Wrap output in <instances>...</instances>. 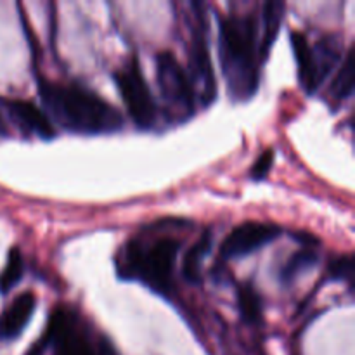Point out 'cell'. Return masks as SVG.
<instances>
[{"instance_id": "1", "label": "cell", "mask_w": 355, "mask_h": 355, "mask_svg": "<svg viewBox=\"0 0 355 355\" xmlns=\"http://www.w3.org/2000/svg\"><path fill=\"white\" fill-rule=\"evenodd\" d=\"M38 94L55 123L73 134L103 135L123 128L120 111L82 83L55 82L40 76Z\"/></svg>"}, {"instance_id": "2", "label": "cell", "mask_w": 355, "mask_h": 355, "mask_svg": "<svg viewBox=\"0 0 355 355\" xmlns=\"http://www.w3.org/2000/svg\"><path fill=\"white\" fill-rule=\"evenodd\" d=\"M218 54L227 92L236 103L250 101L260 85L259 28L253 14L231 12L220 17Z\"/></svg>"}, {"instance_id": "3", "label": "cell", "mask_w": 355, "mask_h": 355, "mask_svg": "<svg viewBox=\"0 0 355 355\" xmlns=\"http://www.w3.org/2000/svg\"><path fill=\"white\" fill-rule=\"evenodd\" d=\"M180 246L182 241L170 234H158L155 238L135 236L121 248L116 262L118 276L121 279L141 281L156 293H170Z\"/></svg>"}, {"instance_id": "4", "label": "cell", "mask_w": 355, "mask_h": 355, "mask_svg": "<svg viewBox=\"0 0 355 355\" xmlns=\"http://www.w3.org/2000/svg\"><path fill=\"white\" fill-rule=\"evenodd\" d=\"M42 340L54 355H118L106 338H94L80 314L69 307L52 311Z\"/></svg>"}, {"instance_id": "5", "label": "cell", "mask_w": 355, "mask_h": 355, "mask_svg": "<svg viewBox=\"0 0 355 355\" xmlns=\"http://www.w3.org/2000/svg\"><path fill=\"white\" fill-rule=\"evenodd\" d=\"M189 78L194 92L203 106H210L217 97V78L214 71V61L208 38V14L205 3H191V28H189Z\"/></svg>"}, {"instance_id": "6", "label": "cell", "mask_w": 355, "mask_h": 355, "mask_svg": "<svg viewBox=\"0 0 355 355\" xmlns=\"http://www.w3.org/2000/svg\"><path fill=\"white\" fill-rule=\"evenodd\" d=\"M156 80L166 116L172 121H186L196 111V92L193 82L173 52L162 51L156 55Z\"/></svg>"}, {"instance_id": "7", "label": "cell", "mask_w": 355, "mask_h": 355, "mask_svg": "<svg viewBox=\"0 0 355 355\" xmlns=\"http://www.w3.org/2000/svg\"><path fill=\"white\" fill-rule=\"evenodd\" d=\"M114 82L120 90L125 107L137 128L149 130L155 127L158 110H156L155 97L142 75L141 64L135 55L128 58L121 64V68L114 71Z\"/></svg>"}, {"instance_id": "8", "label": "cell", "mask_w": 355, "mask_h": 355, "mask_svg": "<svg viewBox=\"0 0 355 355\" xmlns=\"http://www.w3.org/2000/svg\"><path fill=\"white\" fill-rule=\"evenodd\" d=\"M281 234H283V229L276 224L255 220L245 222L232 229L227 238L222 241L220 255L227 260L248 257L269 243L276 241Z\"/></svg>"}, {"instance_id": "9", "label": "cell", "mask_w": 355, "mask_h": 355, "mask_svg": "<svg viewBox=\"0 0 355 355\" xmlns=\"http://www.w3.org/2000/svg\"><path fill=\"white\" fill-rule=\"evenodd\" d=\"M2 104L6 106L10 120L26 134L37 135V137L45 139V141L55 135L54 123L49 118V114L42 111L33 101L19 99V97H6V99H2Z\"/></svg>"}, {"instance_id": "10", "label": "cell", "mask_w": 355, "mask_h": 355, "mask_svg": "<svg viewBox=\"0 0 355 355\" xmlns=\"http://www.w3.org/2000/svg\"><path fill=\"white\" fill-rule=\"evenodd\" d=\"M37 307L33 291L17 295L12 304L0 314V340H14L23 333Z\"/></svg>"}, {"instance_id": "11", "label": "cell", "mask_w": 355, "mask_h": 355, "mask_svg": "<svg viewBox=\"0 0 355 355\" xmlns=\"http://www.w3.org/2000/svg\"><path fill=\"white\" fill-rule=\"evenodd\" d=\"M291 49H293L295 61L298 66V80L307 94L318 92L321 87L318 78V68H315L314 49L309 42L307 35L302 31H291Z\"/></svg>"}, {"instance_id": "12", "label": "cell", "mask_w": 355, "mask_h": 355, "mask_svg": "<svg viewBox=\"0 0 355 355\" xmlns=\"http://www.w3.org/2000/svg\"><path fill=\"white\" fill-rule=\"evenodd\" d=\"M284 6L283 2H267L263 6V12H262V38L259 42V51H260V58L262 61H266L267 55H269L270 47L276 42L277 33L281 30V24H283V17H284Z\"/></svg>"}, {"instance_id": "13", "label": "cell", "mask_w": 355, "mask_h": 355, "mask_svg": "<svg viewBox=\"0 0 355 355\" xmlns=\"http://www.w3.org/2000/svg\"><path fill=\"white\" fill-rule=\"evenodd\" d=\"M314 49V58H315V68H318V78L319 83H324L331 69L335 68L336 62L342 58V40L338 35H326L315 45Z\"/></svg>"}, {"instance_id": "14", "label": "cell", "mask_w": 355, "mask_h": 355, "mask_svg": "<svg viewBox=\"0 0 355 355\" xmlns=\"http://www.w3.org/2000/svg\"><path fill=\"white\" fill-rule=\"evenodd\" d=\"M319 260V252L314 246H304L298 252H295L290 259L284 262V266L279 270V279L283 284H291L305 274L307 270H311L312 267H315Z\"/></svg>"}, {"instance_id": "15", "label": "cell", "mask_w": 355, "mask_h": 355, "mask_svg": "<svg viewBox=\"0 0 355 355\" xmlns=\"http://www.w3.org/2000/svg\"><path fill=\"white\" fill-rule=\"evenodd\" d=\"M211 248V232L205 231L196 243L186 252L182 263L184 279L189 283L198 284L201 281V263L207 259Z\"/></svg>"}, {"instance_id": "16", "label": "cell", "mask_w": 355, "mask_h": 355, "mask_svg": "<svg viewBox=\"0 0 355 355\" xmlns=\"http://www.w3.org/2000/svg\"><path fill=\"white\" fill-rule=\"evenodd\" d=\"M355 55H354V47L349 49V52L343 58L342 66H340L338 73H336L335 80L331 83V89H329V94H331L333 99L343 101L347 97L352 96L354 92V73H355Z\"/></svg>"}, {"instance_id": "17", "label": "cell", "mask_w": 355, "mask_h": 355, "mask_svg": "<svg viewBox=\"0 0 355 355\" xmlns=\"http://www.w3.org/2000/svg\"><path fill=\"white\" fill-rule=\"evenodd\" d=\"M238 305L243 321L248 324H259L262 321V300L252 284H241L238 290Z\"/></svg>"}, {"instance_id": "18", "label": "cell", "mask_w": 355, "mask_h": 355, "mask_svg": "<svg viewBox=\"0 0 355 355\" xmlns=\"http://www.w3.org/2000/svg\"><path fill=\"white\" fill-rule=\"evenodd\" d=\"M24 272V260L19 248H12L7 255V263L0 272V291L7 293L21 281Z\"/></svg>"}, {"instance_id": "19", "label": "cell", "mask_w": 355, "mask_h": 355, "mask_svg": "<svg viewBox=\"0 0 355 355\" xmlns=\"http://www.w3.org/2000/svg\"><path fill=\"white\" fill-rule=\"evenodd\" d=\"M328 276L335 281H347V283H352V277H354L352 257L342 255L333 259L328 266Z\"/></svg>"}, {"instance_id": "20", "label": "cell", "mask_w": 355, "mask_h": 355, "mask_svg": "<svg viewBox=\"0 0 355 355\" xmlns=\"http://www.w3.org/2000/svg\"><path fill=\"white\" fill-rule=\"evenodd\" d=\"M272 163H274V151H272V149H267L263 155L259 156V159H257L255 165H253V168H252L253 179H255V180L263 179V177L269 173Z\"/></svg>"}, {"instance_id": "21", "label": "cell", "mask_w": 355, "mask_h": 355, "mask_svg": "<svg viewBox=\"0 0 355 355\" xmlns=\"http://www.w3.org/2000/svg\"><path fill=\"white\" fill-rule=\"evenodd\" d=\"M7 134H9V130H7L6 121H3L2 114H0V137H3V135H7Z\"/></svg>"}]
</instances>
